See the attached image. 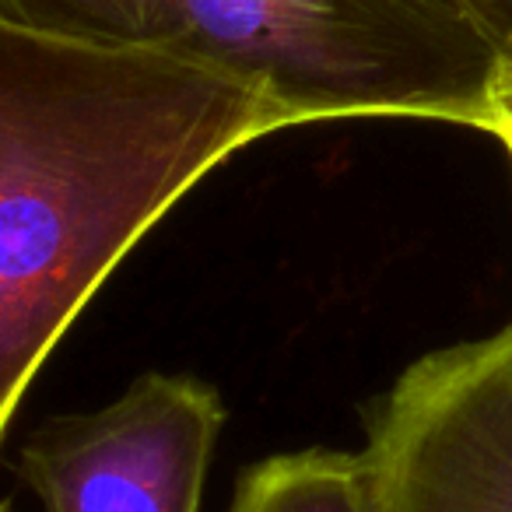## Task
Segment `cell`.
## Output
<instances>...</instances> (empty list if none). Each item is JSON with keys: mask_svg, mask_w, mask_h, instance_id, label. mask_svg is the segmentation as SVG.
<instances>
[{"mask_svg": "<svg viewBox=\"0 0 512 512\" xmlns=\"http://www.w3.org/2000/svg\"><path fill=\"white\" fill-rule=\"evenodd\" d=\"M0 512H11V505H8V502H0Z\"/></svg>", "mask_w": 512, "mask_h": 512, "instance_id": "ba28073f", "label": "cell"}, {"mask_svg": "<svg viewBox=\"0 0 512 512\" xmlns=\"http://www.w3.org/2000/svg\"><path fill=\"white\" fill-rule=\"evenodd\" d=\"M228 512H383V502L365 449H302L242 470Z\"/></svg>", "mask_w": 512, "mask_h": 512, "instance_id": "5b68a950", "label": "cell"}, {"mask_svg": "<svg viewBox=\"0 0 512 512\" xmlns=\"http://www.w3.org/2000/svg\"><path fill=\"white\" fill-rule=\"evenodd\" d=\"M4 22L151 53L295 123L435 120L495 137L509 67L460 0H0Z\"/></svg>", "mask_w": 512, "mask_h": 512, "instance_id": "7a4b0ae2", "label": "cell"}, {"mask_svg": "<svg viewBox=\"0 0 512 512\" xmlns=\"http://www.w3.org/2000/svg\"><path fill=\"white\" fill-rule=\"evenodd\" d=\"M467 15L484 29V36L495 43L509 67V88H512V0H460Z\"/></svg>", "mask_w": 512, "mask_h": 512, "instance_id": "8992f818", "label": "cell"}, {"mask_svg": "<svg viewBox=\"0 0 512 512\" xmlns=\"http://www.w3.org/2000/svg\"><path fill=\"white\" fill-rule=\"evenodd\" d=\"M365 453L383 512H512V320L407 365Z\"/></svg>", "mask_w": 512, "mask_h": 512, "instance_id": "3957f363", "label": "cell"}, {"mask_svg": "<svg viewBox=\"0 0 512 512\" xmlns=\"http://www.w3.org/2000/svg\"><path fill=\"white\" fill-rule=\"evenodd\" d=\"M221 425L211 383L148 372L99 411L46 421L18 467L43 512H200Z\"/></svg>", "mask_w": 512, "mask_h": 512, "instance_id": "277c9868", "label": "cell"}, {"mask_svg": "<svg viewBox=\"0 0 512 512\" xmlns=\"http://www.w3.org/2000/svg\"><path fill=\"white\" fill-rule=\"evenodd\" d=\"M495 137L502 141V148L509 151V162H512V88L502 95V116H498V130Z\"/></svg>", "mask_w": 512, "mask_h": 512, "instance_id": "52a82bcc", "label": "cell"}, {"mask_svg": "<svg viewBox=\"0 0 512 512\" xmlns=\"http://www.w3.org/2000/svg\"><path fill=\"white\" fill-rule=\"evenodd\" d=\"M285 127V109L221 74L0 18V439L148 228Z\"/></svg>", "mask_w": 512, "mask_h": 512, "instance_id": "6da1fadb", "label": "cell"}]
</instances>
